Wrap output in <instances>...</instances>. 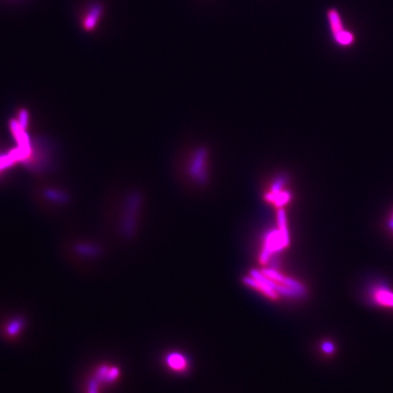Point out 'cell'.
<instances>
[{"mask_svg": "<svg viewBox=\"0 0 393 393\" xmlns=\"http://www.w3.org/2000/svg\"><path fill=\"white\" fill-rule=\"evenodd\" d=\"M371 301L379 307L393 309V290L385 284H378L370 289Z\"/></svg>", "mask_w": 393, "mask_h": 393, "instance_id": "cell-1", "label": "cell"}, {"mask_svg": "<svg viewBox=\"0 0 393 393\" xmlns=\"http://www.w3.org/2000/svg\"><path fill=\"white\" fill-rule=\"evenodd\" d=\"M101 13H102V9L101 7L98 6H96L92 10H89L88 14L86 15L83 19V28L86 30H92L98 23Z\"/></svg>", "mask_w": 393, "mask_h": 393, "instance_id": "cell-2", "label": "cell"}, {"mask_svg": "<svg viewBox=\"0 0 393 393\" xmlns=\"http://www.w3.org/2000/svg\"><path fill=\"white\" fill-rule=\"evenodd\" d=\"M167 363L169 368L175 371H184L187 370V360L184 358V356L178 353H172L168 356Z\"/></svg>", "mask_w": 393, "mask_h": 393, "instance_id": "cell-3", "label": "cell"}, {"mask_svg": "<svg viewBox=\"0 0 393 393\" xmlns=\"http://www.w3.org/2000/svg\"><path fill=\"white\" fill-rule=\"evenodd\" d=\"M328 18H329L330 26H331V28H332V32H333V37L344 30L343 25H342V19H341V16L338 13L337 10H330V11H329V14H328Z\"/></svg>", "mask_w": 393, "mask_h": 393, "instance_id": "cell-4", "label": "cell"}, {"mask_svg": "<svg viewBox=\"0 0 393 393\" xmlns=\"http://www.w3.org/2000/svg\"><path fill=\"white\" fill-rule=\"evenodd\" d=\"M334 39L335 41L341 45V46H349L351 45V43L353 42L354 40V37L351 32L347 31V30H343L341 33H339L336 36H334Z\"/></svg>", "mask_w": 393, "mask_h": 393, "instance_id": "cell-5", "label": "cell"}, {"mask_svg": "<svg viewBox=\"0 0 393 393\" xmlns=\"http://www.w3.org/2000/svg\"><path fill=\"white\" fill-rule=\"evenodd\" d=\"M321 349H322V351H324L325 353L331 354V353H333L334 350H335V347H334V345H333L332 342H325L323 343Z\"/></svg>", "mask_w": 393, "mask_h": 393, "instance_id": "cell-6", "label": "cell"}, {"mask_svg": "<svg viewBox=\"0 0 393 393\" xmlns=\"http://www.w3.org/2000/svg\"><path fill=\"white\" fill-rule=\"evenodd\" d=\"M388 227H389V229H391V230L393 231V219L388 221Z\"/></svg>", "mask_w": 393, "mask_h": 393, "instance_id": "cell-7", "label": "cell"}, {"mask_svg": "<svg viewBox=\"0 0 393 393\" xmlns=\"http://www.w3.org/2000/svg\"><path fill=\"white\" fill-rule=\"evenodd\" d=\"M392 219H393V218H392Z\"/></svg>", "mask_w": 393, "mask_h": 393, "instance_id": "cell-8", "label": "cell"}]
</instances>
